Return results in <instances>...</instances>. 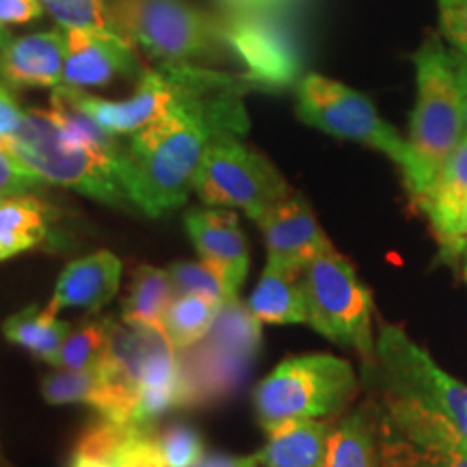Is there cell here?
<instances>
[{
  "label": "cell",
  "instance_id": "6da1fadb",
  "mask_svg": "<svg viewBox=\"0 0 467 467\" xmlns=\"http://www.w3.org/2000/svg\"><path fill=\"white\" fill-rule=\"evenodd\" d=\"M161 67L175 85L171 109L132 134L115 167L128 200L150 217H161L189 200L210 139L247 132L249 119L241 98L254 89L247 78L189 63H162Z\"/></svg>",
  "mask_w": 467,
  "mask_h": 467
},
{
  "label": "cell",
  "instance_id": "7a4b0ae2",
  "mask_svg": "<svg viewBox=\"0 0 467 467\" xmlns=\"http://www.w3.org/2000/svg\"><path fill=\"white\" fill-rule=\"evenodd\" d=\"M375 364L383 383L379 413L424 446L467 454V385L443 372L399 325H383ZM372 364V366H375Z\"/></svg>",
  "mask_w": 467,
  "mask_h": 467
},
{
  "label": "cell",
  "instance_id": "3957f363",
  "mask_svg": "<svg viewBox=\"0 0 467 467\" xmlns=\"http://www.w3.org/2000/svg\"><path fill=\"white\" fill-rule=\"evenodd\" d=\"M416 63V107L409 128V159L400 169L407 191L420 200L431 189L443 162L465 137L463 93H461L454 58L448 57L440 39H426L413 57Z\"/></svg>",
  "mask_w": 467,
  "mask_h": 467
},
{
  "label": "cell",
  "instance_id": "277c9868",
  "mask_svg": "<svg viewBox=\"0 0 467 467\" xmlns=\"http://www.w3.org/2000/svg\"><path fill=\"white\" fill-rule=\"evenodd\" d=\"M260 323L238 296L227 299L213 329L195 347L178 350L180 407H213L241 389L260 353Z\"/></svg>",
  "mask_w": 467,
  "mask_h": 467
},
{
  "label": "cell",
  "instance_id": "5b68a950",
  "mask_svg": "<svg viewBox=\"0 0 467 467\" xmlns=\"http://www.w3.org/2000/svg\"><path fill=\"white\" fill-rule=\"evenodd\" d=\"M358 388L347 359L327 353L288 358L255 388V416L266 433L296 420L331 418L358 396Z\"/></svg>",
  "mask_w": 467,
  "mask_h": 467
},
{
  "label": "cell",
  "instance_id": "8992f818",
  "mask_svg": "<svg viewBox=\"0 0 467 467\" xmlns=\"http://www.w3.org/2000/svg\"><path fill=\"white\" fill-rule=\"evenodd\" d=\"M0 145L42 180L69 186L109 206L126 208L130 202L117 180L113 162L89 145L69 141L50 110H25L14 137Z\"/></svg>",
  "mask_w": 467,
  "mask_h": 467
},
{
  "label": "cell",
  "instance_id": "52a82bcc",
  "mask_svg": "<svg viewBox=\"0 0 467 467\" xmlns=\"http://www.w3.org/2000/svg\"><path fill=\"white\" fill-rule=\"evenodd\" d=\"M110 26L162 63L219 58L227 48L221 20L184 0H113Z\"/></svg>",
  "mask_w": 467,
  "mask_h": 467
},
{
  "label": "cell",
  "instance_id": "ba28073f",
  "mask_svg": "<svg viewBox=\"0 0 467 467\" xmlns=\"http://www.w3.org/2000/svg\"><path fill=\"white\" fill-rule=\"evenodd\" d=\"M307 299V323L327 340L359 350L375 364L372 340V295L355 268L334 247L318 254L303 271Z\"/></svg>",
  "mask_w": 467,
  "mask_h": 467
},
{
  "label": "cell",
  "instance_id": "9c48e42d",
  "mask_svg": "<svg viewBox=\"0 0 467 467\" xmlns=\"http://www.w3.org/2000/svg\"><path fill=\"white\" fill-rule=\"evenodd\" d=\"M195 192L208 206L241 208L255 223L292 195L277 169L230 132L210 139Z\"/></svg>",
  "mask_w": 467,
  "mask_h": 467
},
{
  "label": "cell",
  "instance_id": "30bf717a",
  "mask_svg": "<svg viewBox=\"0 0 467 467\" xmlns=\"http://www.w3.org/2000/svg\"><path fill=\"white\" fill-rule=\"evenodd\" d=\"M295 93L296 115L307 126L383 151L400 169L407 165V141L379 115L364 93L320 74L301 76Z\"/></svg>",
  "mask_w": 467,
  "mask_h": 467
},
{
  "label": "cell",
  "instance_id": "8fae6325",
  "mask_svg": "<svg viewBox=\"0 0 467 467\" xmlns=\"http://www.w3.org/2000/svg\"><path fill=\"white\" fill-rule=\"evenodd\" d=\"M221 28L254 89L282 91L299 83L303 55L284 17L271 9H238L221 20Z\"/></svg>",
  "mask_w": 467,
  "mask_h": 467
},
{
  "label": "cell",
  "instance_id": "7c38bea8",
  "mask_svg": "<svg viewBox=\"0 0 467 467\" xmlns=\"http://www.w3.org/2000/svg\"><path fill=\"white\" fill-rule=\"evenodd\" d=\"M63 85L76 89L107 87L117 78H141L145 69L128 37L115 28H72Z\"/></svg>",
  "mask_w": 467,
  "mask_h": 467
},
{
  "label": "cell",
  "instance_id": "4fadbf2b",
  "mask_svg": "<svg viewBox=\"0 0 467 467\" xmlns=\"http://www.w3.org/2000/svg\"><path fill=\"white\" fill-rule=\"evenodd\" d=\"M58 89L66 93L76 107L83 109L98 126L117 137L134 134L154 124L156 119L169 113L175 100V85L162 67L145 69V74L139 78L137 91L128 100H102L67 85H58Z\"/></svg>",
  "mask_w": 467,
  "mask_h": 467
},
{
  "label": "cell",
  "instance_id": "5bb4252c",
  "mask_svg": "<svg viewBox=\"0 0 467 467\" xmlns=\"http://www.w3.org/2000/svg\"><path fill=\"white\" fill-rule=\"evenodd\" d=\"M416 203L431 221L441 258L454 266L467 241V134Z\"/></svg>",
  "mask_w": 467,
  "mask_h": 467
},
{
  "label": "cell",
  "instance_id": "9a60e30c",
  "mask_svg": "<svg viewBox=\"0 0 467 467\" xmlns=\"http://www.w3.org/2000/svg\"><path fill=\"white\" fill-rule=\"evenodd\" d=\"M265 234L268 262L303 275L306 266L331 247L312 208L301 195H290L258 221Z\"/></svg>",
  "mask_w": 467,
  "mask_h": 467
},
{
  "label": "cell",
  "instance_id": "2e32d148",
  "mask_svg": "<svg viewBox=\"0 0 467 467\" xmlns=\"http://www.w3.org/2000/svg\"><path fill=\"white\" fill-rule=\"evenodd\" d=\"M184 223L200 258L217 268L238 296L247 279L249 247L236 214L223 208H195L186 214Z\"/></svg>",
  "mask_w": 467,
  "mask_h": 467
},
{
  "label": "cell",
  "instance_id": "e0dca14e",
  "mask_svg": "<svg viewBox=\"0 0 467 467\" xmlns=\"http://www.w3.org/2000/svg\"><path fill=\"white\" fill-rule=\"evenodd\" d=\"M66 55L67 37L61 31L7 39L0 46V78L16 89H55L63 85Z\"/></svg>",
  "mask_w": 467,
  "mask_h": 467
},
{
  "label": "cell",
  "instance_id": "ac0fdd59",
  "mask_svg": "<svg viewBox=\"0 0 467 467\" xmlns=\"http://www.w3.org/2000/svg\"><path fill=\"white\" fill-rule=\"evenodd\" d=\"M119 279L121 262L110 251L74 260L58 277L48 309L55 314L69 307L98 312L113 301Z\"/></svg>",
  "mask_w": 467,
  "mask_h": 467
},
{
  "label": "cell",
  "instance_id": "d6986e66",
  "mask_svg": "<svg viewBox=\"0 0 467 467\" xmlns=\"http://www.w3.org/2000/svg\"><path fill=\"white\" fill-rule=\"evenodd\" d=\"M331 429L323 420H296L268 431V441L258 452L260 465L325 467Z\"/></svg>",
  "mask_w": 467,
  "mask_h": 467
},
{
  "label": "cell",
  "instance_id": "ffe728a7",
  "mask_svg": "<svg viewBox=\"0 0 467 467\" xmlns=\"http://www.w3.org/2000/svg\"><path fill=\"white\" fill-rule=\"evenodd\" d=\"M325 467H381L379 409L364 405L331 429Z\"/></svg>",
  "mask_w": 467,
  "mask_h": 467
},
{
  "label": "cell",
  "instance_id": "44dd1931",
  "mask_svg": "<svg viewBox=\"0 0 467 467\" xmlns=\"http://www.w3.org/2000/svg\"><path fill=\"white\" fill-rule=\"evenodd\" d=\"M249 309L262 323L301 325L309 320L303 275L266 262L254 295L249 296Z\"/></svg>",
  "mask_w": 467,
  "mask_h": 467
},
{
  "label": "cell",
  "instance_id": "7402d4cb",
  "mask_svg": "<svg viewBox=\"0 0 467 467\" xmlns=\"http://www.w3.org/2000/svg\"><path fill=\"white\" fill-rule=\"evenodd\" d=\"M173 296L175 288L169 271L148 265L139 266L128 288L124 307H121V320L130 325L165 329L162 323H165L167 307L171 306Z\"/></svg>",
  "mask_w": 467,
  "mask_h": 467
},
{
  "label": "cell",
  "instance_id": "603a6c76",
  "mask_svg": "<svg viewBox=\"0 0 467 467\" xmlns=\"http://www.w3.org/2000/svg\"><path fill=\"white\" fill-rule=\"evenodd\" d=\"M48 234L46 208L31 195L0 200V262L37 247Z\"/></svg>",
  "mask_w": 467,
  "mask_h": 467
},
{
  "label": "cell",
  "instance_id": "cb8c5ba5",
  "mask_svg": "<svg viewBox=\"0 0 467 467\" xmlns=\"http://www.w3.org/2000/svg\"><path fill=\"white\" fill-rule=\"evenodd\" d=\"M72 327L66 320H58L55 312L48 307H26L11 317L3 325V334L9 342L26 348L35 358L50 361L66 342Z\"/></svg>",
  "mask_w": 467,
  "mask_h": 467
},
{
  "label": "cell",
  "instance_id": "d4e9b609",
  "mask_svg": "<svg viewBox=\"0 0 467 467\" xmlns=\"http://www.w3.org/2000/svg\"><path fill=\"white\" fill-rule=\"evenodd\" d=\"M223 303L203 295H175L165 314V334L178 350L195 347L213 329Z\"/></svg>",
  "mask_w": 467,
  "mask_h": 467
},
{
  "label": "cell",
  "instance_id": "484cf974",
  "mask_svg": "<svg viewBox=\"0 0 467 467\" xmlns=\"http://www.w3.org/2000/svg\"><path fill=\"white\" fill-rule=\"evenodd\" d=\"M381 426V467H467V454L424 446L392 429L379 413Z\"/></svg>",
  "mask_w": 467,
  "mask_h": 467
},
{
  "label": "cell",
  "instance_id": "4316f807",
  "mask_svg": "<svg viewBox=\"0 0 467 467\" xmlns=\"http://www.w3.org/2000/svg\"><path fill=\"white\" fill-rule=\"evenodd\" d=\"M42 396L50 405H91L100 411L107 400V388L100 368L89 370H63L48 375L42 381Z\"/></svg>",
  "mask_w": 467,
  "mask_h": 467
},
{
  "label": "cell",
  "instance_id": "83f0119b",
  "mask_svg": "<svg viewBox=\"0 0 467 467\" xmlns=\"http://www.w3.org/2000/svg\"><path fill=\"white\" fill-rule=\"evenodd\" d=\"M113 323L115 320L110 318H100L85 323L76 331H69L66 342L61 344L58 353L48 364L63 368V370H89V368H96L100 364L104 348H107Z\"/></svg>",
  "mask_w": 467,
  "mask_h": 467
},
{
  "label": "cell",
  "instance_id": "f1b7e54d",
  "mask_svg": "<svg viewBox=\"0 0 467 467\" xmlns=\"http://www.w3.org/2000/svg\"><path fill=\"white\" fill-rule=\"evenodd\" d=\"M169 275H171L175 295H203L219 303L236 299L225 277L206 260L175 262L169 268Z\"/></svg>",
  "mask_w": 467,
  "mask_h": 467
},
{
  "label": "cell",
  "instance_id": "f546056e",
  "mask_svg": "<svg viewBox=\"0 0 467 467\" xmlns=\"http://www.w3.org/2000/svg\"><path fill=\"white\" fill-rule=\"evenodd\" d=\"M109 463L115 467H169L161 451L159 431L154 426L151 429L134 426Z\"/></svg>",
  "mask_w": 467,
  "mask_h": 467
},
{
  "label": "cell",
  "instance_id": "4dcf8cb0",
  "mask_svg": "<svg viewBox=\"0 0 467 467\" xmlns=\"http://www.w3.org/2000/svg\"><path fill=\"white\" fill-rule=\"evenodd\" d=\"M161 451L169 467H192L203 454V437L195 426L171 422L159 433Z\"/></svg>",
  "mask_w": 467,
  "mask_h": 467
},
{
  "label": "cell",
  "instance_id": "1f68e13d",
  "mask_svg": "<svg viewBox=\"0 0 467 467\" xmlns=\"http://www.w3.org/2000/svg\"><path fill=\"white\" fill-rule=\"evenodd\" d=\"M52 17L72 31V28H113L109 9L102 0H44Z\"/></svg>",
  "mask_w": 467,
  "mask_h": 467
},
{
  "label": "cell",
  "instance_id": "d6a6232c",
  "mask_svg": "<svg viewBox=\"0 0 467 467\" xmlns=\"http://www.w3.org/2000/svg\"><path fill=\"white\" fill-rule=\"evenodd\" d=\"M441 31L459 50H467V0H440Z\"/></svg>",
  "mask_w": 467,
  "mask_h": 467
},
{
  "label": "cell",
  "instance_id": "836d02e7",
  "mask_svg": "<svg viewBox=\"0 0 467 467\" xmlns=\"http://www.w3.org/2000/svg\"><path fill=\"white\" fill-rule=\"evenodd\" d=\"M39 0H0V26L3 25H25L42 16Z\"/></svg>",
  "mask_w": 467,
  "mask_h": 467
},
{
  "label": "cell",
  "instance_id": "e575fe53",
  "mask_svg": "<svg viewBox=\"0 0 467 467\" xmlns=\"http://www.w3.org/2000/svg\"><path fill=\"white\" fill-rule=\"evenodd\" d=\"M22 119H25V110L17 107L9 87L0 83V143L7 141L9 137H14L16 130L22 124Z\"/></svg>",
  "mask_w": 467,
  "mask_h": 467
},
{
  "label": "cell",
  "instance_id": "d590c367",
  "mask_svg": "<svg viewBox=\"0 0 467 467\" xmlns=\"http://www.w3.org/2000/svg\"><path fill=\"white\" fill-rule=\"evenodd\" d=\"M258 454H249V457H234V454H203L192 467H258Z\"/></svg>",
  "mask_w": 467,
  "mask_h": 467
},
{
  "label": "cell",
  "instance_id": "8d00e7d4",
  "mask_svg": "<svg viewBox=\"0 0 467 467\" xmlns=\"http://www.w3.org/2000/svg\"><path fill=\"white\" fill-rule=\"evenodd\" d=\"M217 3L225 5L230 11H238V9H271L273 5L282 3V0H217Z\"/></svg>",
  "mask_w": 467,
  "mask_h": 467
},
{
  "label": "cell",
  "instance_id": "74e56055",
  "mask_svg": "<svg viewBox=\"0 0 467 467\" xmlns=\"http://www.w3.org/2000/svg\"><path fill=\"white\" fill-rule=\"evenodd\" d=\"M69 467H115V465L109 463V461L93 459V457H87V454L74 452L72 461H69Z\"/></svg>",
  "mask_w": 467,
  "mask_h": 467
},
{
  "label": "cell",
  "instance_id": "f35d334b",
  "mask_svg": "<svg viewBox=\"0 0 467 467\" xmlns=\"http://www.w3.org/2000/svg\"><path fill=\"white\" fill-rule=\"evenodd\" d=\"M454 69H457L461 91H467V50H461V55L454 58Z\"/></svg>",
  "mask_w": 467,
  "mask_h": 467
},
{
  "label": "cell",
  "instance_id": "ab89813d",
  "mask_svg": "<svg viewBox=\"0 0 467 467\" xmlns=\"http://www.w3.org/2000/svg\"><path fill=\"white\" fill-rule=\"evenodd\" d=\"M461 268H463V277H465V284H467V241L463 244V249H461Z\"/></svg>",
  "mask_w": 467,
  "mask_h": 467
},
{
  "label": "cell",
  "instance_id": "60d3db41",
  "mask_svg": "<svg viewBox=\"0 0 467 467\" xmlns=\"http://www.w3.org/2000/svg\"><path fill=\"white\" fill-rule=\"evenodd\" d=\"M463 93V124H465V134H467V91H461Z\"/></svg>",
  "mask_w": 467,
  "mask_h": 467
},
{
  "label": "cell",
  "instance_id": "b9f144b4",
  "mask_svg": "<svg viewBox=\"0 0 467 467\" xmlns=\"http://www.w3.org/2000/svg\"><path fill=\"white\" fill-rule=\"evenodd\" d=\"M7 39H9V35L3 31V26H0V46H3L5 42H7Z\"/></svg>",
  "mask_w": 467,
  "mask_h": 467
}]
</instances>
